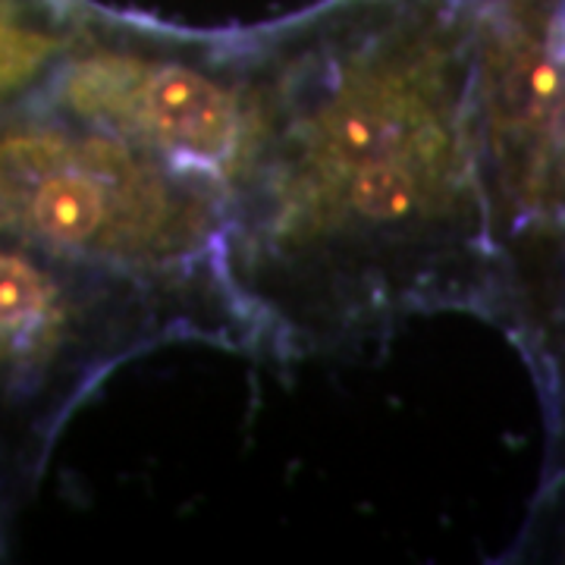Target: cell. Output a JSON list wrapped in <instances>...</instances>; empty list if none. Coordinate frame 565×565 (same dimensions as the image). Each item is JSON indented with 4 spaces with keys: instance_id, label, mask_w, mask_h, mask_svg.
<instances>
[{
    "instance_id": "obj_2",
    "label": "cell",
    "mask_w": 565,
    "mask_h": 565,
    "mask_svg": "<svg viewBox=\"0 0 565 565\" xmlns=\"http://www.w3.org/2000/svg\"><path fill=\"white\" fill-rule=\"evenodd\" d=\"M0 207L41 243L145 255L180 239L170 185L104 136L13 129L0 136Z\"/></svg>"
},
{
    "instance_id": "obj_5",
    "label": "cell",
    "mask_w": 565,
    "mask_h": 565,
    "mask_svg": "<svg viewBox=\"0 0 565 565\" xmlns=\"http://www.w3.org/2000/svg\"><path fill=\"white\" fill-rule=\"evenodd\" d=\"M54 54V39L25 20L22 0H0V92L25 82Z\"/></svg>"
},
{
    "instance_id": "obj_4",
    "label": "cell",
    "mask_w": 565,
    "mask_h": 565,
    "mask_svg": "<svg viewBox=\"0 0 565 565\" xmlns=\"http://www.w3.org/2000/svg\"><path fill=\"white\" fill-rule=\"evenodd\" d=\"M66 323L57 282L17 252L0 248V364H32Z\"/></svg>"
},
{
    "instance_id": "obj_3",
    "label": "cell",
    "mask_w": 565,
    "mask_h": 565,
    "mask_svg": "<svg viewBox=\"0 0 565 565\" xmlns=\"http://www.w3.org/2000/svg\"><path fill=\"white\" fill-rule=\"evenodd\" d=\"M61 95L82 120L129 132L185 167L223 170L243 141L236 98L182 63L85 57L66 70Z\"/></svg>"
},
{
    "instance_id": "obj_1",
    "label": "cell",
    "mask_w": 565,
    "mask_h": 565,
    "mask_svg": "<svg viewBox=\"0 0 565 565\" xmlns=\"http://www.w3.org/2000/svg\"><path fill=\"white\" fill-rule=\"evenodd\" d=\"M459 110L434 63L352 66L305 122L286 214L299 233H403L462 199Z\"/></svg>"
}]
</instances>
